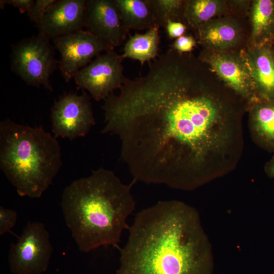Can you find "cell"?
I'll list each match as a JSON object with an SVG mask.
<instances>
[{"label": "cell", "mask_w": 274, "mask_h": 274, "mask_svg": "<svg viewBox=\"0 0 274 274\" xmlns=\"http://www.w3.org/2000/svg\"><path fill=\"white\" fill-rule=\"evenodd\" d=\"M149 62L102 106L101 132L119 138L133 181L191 191L230 172L243 149L239 116L190 55L170 48Z\"/></svg>", "instance_id": "cell-1"}, {"label": "cell", "mask_w": 274, "mask_h": 274, "mask_svg": "<svg viewBox=\"0 0 274 274\" xmlns=\"http://www.w3.org/2000/svg\"><path fill=\"white\" fill-rule=\"evenodd\" d=\"M120 249L116 274H209L211 243L198 211L161 200L136 214Z\"/></svg>", "instance_id": "cell-2"}, {"label": "cell", "mask_w": 274, "mask_h": 274, "mask_svg": "<svg viewBox=\"0 0 274 274\" xmlns=\"http://www.w3.org/2000/svg\"><path fill=\"white\" fill-rule=\"evenodd\" d=\"M134 182L124 184L113 171L100 167L65 188L60 205L81 252L119 247L123 231L129 228L127 219L135 208L131 193Z\"/></svg>", "instance_id": "cell-3"}, {"label": "cell", "mask_w": 274, "mask_h": 274, "mask_svg": "<svg viewBox=\"0 0 274 274\" xmlns=\"http://www.w3.org/2000/svg\"><path fill=\"white\" fill-rule=\"evenodd\" d=\"M61 148L42 127L0 123V167L21 196L40 197L61 166Z\"/></svg>", "instance_id": "cell-4"}, {"label": "cell", "mask_w": 274, "mask_h": 274, "mask_svg": "<svg viewBox=\"0 0 274 274\" xmlns=\"http://www.w3.org/2000/svg\"><path fill=\"white\" fill-rule=\"evenodd\" d=\"M54 49L50 39L39 33L22 40L12 46V71L26 84L52 91L50 77L59 64Z\"/></svg>", "instance_id": "cell-5"}, {"label": "cell", "mask_w": 274, "mask_h": 274, "mask_svg": "<svg viewBox=\"0 0 274 274\" xmlns=\"http://www.w3.org/2000/svg\"><path fill=\"white\" fill-rule=\"evenodd\" d=\"M53 247L44 224L28 222L18 241L12 244L8 260L13 274H41L48 268Z\"/></svg>", "instance_id": "cell-6"}, {"label": "cell", "mask_w": 274, "mask_h": 274, "mask_svg": "<svg viewBox=\"0 0 274 274\" xmlns=\"http://www.w3.org/2000/svg\"><path fill=\"white\" fill-rule=\"evenodd\" d=\"M51 121L56 138L84 136L95 124L90 97L85 92L61 96L51 108Z\"/></svg>", "instance_id": "cell-7"}, {"label": "cell", "mask_w": 274, "mask_h": 274, "mask_svg": "<svg viewBox=\"0 0 274 274\" xmlns=\"http://www.w3.org/2000/svg\"><path fill=\"white\" fill-rule=\"evenodd\" d=\"M123 59L114 50L98 55L75 74L74 79L78 89L87 90L96 101L105 100L123 84Z\"/></svg>", "instance_id": "cell-8"}, {"label": "cell", "mask_w": 274, "mask_h": 274, "mask_svg": "<svg viewBox=\"0 0 274 274\" xmlns=\"http://www.w3.org/2000/svg\"><path fill=\"white\" fill-rule=\"evenodd\" d=\"M61 55L58 68L65 82L74 79L75 74L89 64L101 53L113 50L86 30L52 39Z\"/></svg>", "instance_id": "cell-9"}, {"label": "cell", "mask_w": 274, "mask_h": 274, "mask_svg": "<svg viewBox=\"0 0 274 274\" xmlns=\"http://www.w3.org/2000/svg\"><path fill=\"white\" fill-rule=\"evenodd\" d=\"M84 28L113 50L123 44L129 31L115 0H87Z\"/></svg>", "instance_id": "cell-10"}, {"label": "cell", "mask_w": 274, "mask_h": 274, "mask_svg": "<svg viewBox=\"0 0 274 274\" xmlns=\"http://www.w3.org/2000/svg\"><path fill=\"white\" fill-rule=\"evenodd\" d=\"M222 80L237 94L252 102L258 101L252 79L242 55L225 51H204L200 55Z\"/></svg>", "instance_id": "cell-11"}, {"label": "cell", "mask_w": 274, "mask_h": 274, "mask_svg": "<svg viewBox=\"0 0 274 274\" xmlns=\"http://www.w3.org/2000/svg\"><path fill=\"white\" fill-rule=\"evenodd\" d=\"M86 0H58L36 24L39 33L50 40L83 29Z\"/></svg>", "instance_id": "cell-12"}, {"label": "cell", "mask_w": 274, "mask_h": 274, "mask_svg": "<svg viewBox=\"0 0 274 274\" xmlns=\"http://www.w3.org/2000/svg\"><path fill=\"white\" fill-rule=\"evenodd\" d=\"M248 67L259 100L274 99V48L253 46L242 55Z\"/></svg>", "instance_id": "cell-13"}, {"label": "cell", "mask_w": 274, "mask_h": 274, "mask_svg": "<svg viewBox=\"0 0 274 274\" xmlns=\"http://www.w3.org/2000/svg\"><path fill=\"white\" fill-rule=\"evenodd\" d=\"M196 29L198 42L207 50L225 51L235 46L240 39L239 27L231 20H211Z\"/></svg>", "instance_id": "cell-14"}, {"label": "cell", "mask_w": 274, "mask_h": 274, "mask_svg": "<svg viewBox=\"0 0 274 274\" xmlns=\"http://www.w3.org/2000/svg\"><path fill=\"white\" fill-rule=\"evenodd\" d=\"M250 120L252 134L262 147L274 151V99L253 103Z\"/></svg>", "instance_id": "cell-15"}, {"label": "cell", "mask_w": 274, "mask_h": 274, "mask_svg": "<svg viewBox=\"0 0 274 274\" xmlns=\"http://www.w3.org/2000/svg\"><path fill=\"white\" fill-rule=\"evenodd\" d=\"M251 19L253 46L272 45L274 43V0H255Z\"/></svg>", "instance_id": "cell-16"}, {"label": "cell", "mask_w": 274, "mask_h": 274, "mask_svg": "<svg viewBox=\"0 0 274 274\" xmlns=\"http://www.w3.org/2000/svg\"><path fill=\"white\" fill-rule=\"evenodd\" d=\"M160 37L159 28L148 29L144 33H135L130 36L123 48L122 55L124 59L136 60L142 65L156 58L158 55Z\"/></svg>", "instance_id": "cell-17"}, {"label": "cell", "mask_w": 274, "mask_h": 274, "mask_svg": "<svg viewBox=\"0 0 274 274\" xmlns=\"http://www.w3.org/2000/svg\"><path fill=\"white\" fill-rule=\"evenodd\" d=\"M126 28L149 29L155 27L149 0H115Z\"/></svg>", "instance_id": "cell-18"}, {"label": "cell", "mask_w": 274, "mask_h": 274, "mask_svg": "<svg viewBox=\"0 0 274 274\" xmlns=\"http://www.w3.org/2000/svg\"><path fill=\"white\" fill-rule=\"evenodd\" d=\"M224 8V2L221 1H186L184 11L185 23L196 29L221 13Z\"/></svg>", "instance_id": "cell-19"}, {"label": "cell", "mask_w": 274, "mask_h": 274, "mask_svg": "<svg viewBox=\"0 0 274 274\" xmlns=\"http://www.w3.org/2000/svg\"><path fill=\"white\" fill-rule=\"evenodd\" d=\"M149 2L156 27L165 28L169 21L185 23L184 11L186 1L149 0Z\"/></svg>", "instance_id": "cell-20"}, {"label": "cell", "mask_w": 274, "mask_h": 274, "mask_svg": "<svg viewBox=\"0 0 274 274\" xmlns=\"http://www.w3.org/2000/svg\"><path fill=\"white\" fill-rule=\"evenodd\" d=\"M17 217L16 211L0 206L1 235H4L13 228L17 222Z\"/></svg>", "instance_id": "cell-21"}, {"label": "cell", "mask_w": 274, "mask_h": 274, "mask_svg": "<svg viewBox=\"0 0 274 274\" xmlns=\"http://www.w3.org/2000/svg\"><path fill=\"white\" fill-rule=\"evenodd\" d=\"M56 0H37L35 2L30 12L27 14L30 20L35 24L44 16Z\"/></svg>", "instance_id": "cell-22"}, {"label": "cell", "mask_w": 274, "mask_h": 274, "mask_svg": "<svg viewBox=\"0 0 274 274\" xmlns=\"http://www.w3.org/2000/svg\"><path fill=\"white\" fill-rule=\"evenodd\" d=\"M196 44V40L192 36L183 35L176 39L172 48L181 53L188 52L193 49Z\"/></svg>", "instance_id": "cell-23"}, {"label": "cell", "mask_w": 274, "mask_h": 274, "mask_svg": "<svg viewBox=\"0 0 274 274\" xmlns=\"http://www.w3.org/2000/svg\"><path fill=\"white\" fill-rule=\"evenodd\" d=\"M33 0H1L0 7L4 9V6L7 5H10L17 8L21 13L27 12L28 14L35 3Z\"/></svg>", "instance_id": "cell-24"}, {"label": "cell", "mask_w": 274, "mask_h": 274, "mask_svg": "<svg viewBox=\"0 0 274 274\" xmlns=\"http://www.w3.org/2000/svg\"><path fill=\"white\" fill-rule=\"evenodd\" d=\"M186 28V25L182 22L169 21L165 29L169 38L177 39L184 35Z\"/></svg>", "instance_id": "cell-25"}, {"label": "cell", "mask_w": 274, "mask_h": 274, "mask_svg": "<svg viewBox=\"0 0 274 274\" xmlns=\"http://www.w3.org/2000/svg\"><path fill=\"white\" fill-rule=\"evenodd\" d=\"M265 170L269 177L274 178V157L266 163Z\"/></svg>", "instance_id": "cell-26"}]
</instances>
